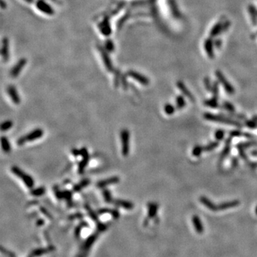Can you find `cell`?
Returning <instances> with one entry per match:
<instances>
[{
  "label": "cell",
  "instance_id": "obj_46",
  "mask_svg": "<svg viewBox=\"0 0 257 257\" xmlns=\"http://www.w3.org/2000/svg\"><path fill=\"white\" fill-rule=\"evenodd\" d=\"M224 107H225V109H226L227 110H229V111H234V106H233V105H231V104L229 102H225L224 103Z\"/></svg>",
  "mask_w": 257,
  "mask_h": 257
},
{
  "label": "cell",
  "instance_id": "obj_29",
  "mask_svg": "<svg viewBox=\"0 0 257 257\" xmlns=\"http://www.w3.org/2000/svg\"><path fill=\"white\" fill-rule=\"evenodd\" d=\"M102 196L104 198V201L106 203H111L113 202V198L111 196V192L108 189H104L102 192Z\"/></svg>",
  "mask_w": 257,
  "mask_h": 257
},
{
  "label": "cell",
  "instance_id": "obj_48",
  "mask_svg": "<svg viewBox=\"0 0 257 257\" xmlns=\"http://www.w3.org/2000/svg\"><path fill=\"white\" fill-rule=\"evenodd\" d=\"M248 126H249V127H254V126L256 124H254V122H253V121H251V122H250L249 124H248Z\"/></svg>",
  "mask_w": 257,
  "mask_h": 257
},
{
  "label": "cell",
  "instance_id": "obj_21",
  "mask_svg": "<svg viewBox=\"0 0 257 257\" xmlns=\"http://www.w3.org/2000/svg\"><path fill=\"white\" fill-rule=\"evenodd\" d=\"M239 204V202L238 201H232V202H225L223 204H219V205H216V209L217 211L219 210H224V209H231V208L237 207Z\"/></svg>",
  "mask_w": 257,
  "mask_h": 257
},
{
  "label": "cell",
  "instance_id": "obj_6",
  "mask_svg": "<svg viewBox=\"0 0 257 257\" xmlns=\"http://www.w3.org/2000/svg\"><path fill=\"white\" fill-rule=\"evenodd\" d=\"M127 76L135 79L136 82H139L140 84H143V85H148L149 84V79L147 78L146 77L139 73L137 72H135V71L129 70L127 72Z\"/></svg>",
  "mask_w": 257,
  "mask_h": 257
},
{
  "label": "cell",
  "instance_id": "obj_23",
  "mask_svg": "<svg viewBox=\"0 0 257 257\" xmlns=\"http://www.w3.org/2000/svg\"><path fill=\"white\" fill-rule=\"evenodd\" d=\"M201 202L206 207L208 208L209 209H210L211 211H217L216 209V205L214 204L212 202H211L209 199L205 197H202L200 198Z\"/></svg>",
  "mask_w": 257,
  "mask_h": 257
},
{
  "label": "cell",
  "instance_id": "obj_16",
  "mask_svg": "<svg viewBox=\"0 0 257 257\" xmlns=\"http://www.w3.org/2000/svg\"><path fill=\"white\" fill-rule=\"evenodd\" d=\"M113 203L116 206V207H119L123 208V209L130 210L134 208V204L132 202H128L126 200H123V199H115L113 201Z\"/></svg>",
  "mask_w": 257,
  "mask_h": 257
},
{
  "label": "cell",
  "instance_id": "obj_17",
  "mask_svg": "<svg viewBox=\"0 0 257 257\" xmlns=\"http://www.w3.org/2000/svg\"><path fill=\"white\" fill-rule=\"evenodd\" d=\"M177 87H178L179 89H180L181 92H182L184 94V96H186L187 97H188L191 101H194V96H193L192 94L190 92V91H189V89H187V87H186V85L184 84L183 82L179 81V82L177 83Z\"/></svg>",
  "mask_w": 257,
  "mask_h": 257
},
{
  "label": "cell",
  "instance_id": "obj_49",
  "mask_svg": "<svg viewBox=\"0 0 257 257\" xmlns=\"http://www.w3.org/2000/svg\"><path fill=\"white\" fill-rule=\"evenodd\" d=\"M1 8H3V9L6 7V6H5V4L4 2V0H1Z\"/></svg>",
  "mask_w": 257,
  "mask_h": 257
},
{
  "label": "cell",
  "instance_id": "obj_14",
  "mask_svg": "<svg viewBox=\"0 0 257 257\" xmlns=\"http://www.w3.org/2000/svg\"><path fill=\"white\" fill-rule=\"evenodd\" d=\"M168 4L174 17L176 19H180L182 17V14L177 6L176 0H168Z\"/></svg>",
  "mask_w": 257,
  "mask_h": 257
},
{
  "label": "cell",
  "instance_id": "obj_27",
  "mask_svg": "<svg viewBox=\"0 0 257 257\" xmlns=\"http://www.w3.org/2000/svg\"><path fill=\"white\" fill-rule=\"evenodd\" d=\"M192 221H193V224H194V226H195L196 230H197L198 232H200V233L202 232L203 231V226L202 224V222H201L200 219L198 218V216H193Z\"/></svg>",
  "mask_w": 257,
  "mask_h": 257
},
{
  "label": "cell",
  "instance_id": "obj_39",
  "mask_svg": "<svg viewBox=\"0 0 257 257\" xmlns=\"http://www.w3.org/2000/svg\"><path fill=\"white\" fill-rule=\"evenodd\" d=\"M219 145V143L218 142H212L211 144H208L207 146L204 147V151H211L212 149H214V148H216V146Z\"/></svg>",
  "mask_w": 257,
  "mask_h": 257
},
{
  "label": "cell",
  "instance_id": "obj_51",
  "mask_svg": "<svg viewBox=\"0 0 257 257\" xmlns=\"http://www.w3.org/2000/svg\"><path fill=\"white\" fill-rule=\"evenodd\" d=\"M256 214H257V207H256Z\"/></svg>",
  "mask_w": 257,
  "mask_h": 257
},
{
  "label": "cell",
  "instance_id": "obj_38",
  "mask_svg": "<svg viewBox=\"0 0 257 257\" xmlns=\"http://www.w3.org/2000/svg\"><path fill=\"white\" fill-rule=\"evenodd\" d=\"M105 47L106 50L108 51V52H111L114 50V45L113 43V42L111 41V39H108L106 40L105 43Z\"/></svg>",
  "mask_w": 257,
  "mask_h": 257
},
{
  "label": "cell",
  "instance_id": "obj_5",
  "mask_svg": "<svg viewBox=\"0 0 257 257\" xmlns=\"http://www.w3.org/2000/svg\"><path fill=\"white\" fill-rule=\"evenodd\" d=\"M80 151L81 156L82 157V160L79 163L78 172L79 174H83L89 162V154L87 149L86 147H82L80 149Z\"/></svg>",
  "mask_w": 257,
  "mask_h": 257
},
{
  "label": "cell",
  "instance_id": "obj_42",
  "mask_svg": "<svg viewBox=\"0 0 257 257\" xmlns=\"http://www.w3.org/2000/svg\"><path fill=\"white\" fill-rule=\"evenodd\" d=\"M231 26V22L229 20H226V21L223 22V25H222V32H225L229 29V28Z\"/></svg>",
  "mask_w": 257,
  "mask_h": 257
},
{
  "label": "cell",
  "instance_id": "obj_43",
  "mask_svg": "<svg viewBox=\"0 0 257 257\" xmlns=\"http://www.w3.org/2000/svg\"><path fill=\"white\" fill-rule=\"evenodd\" d=\"M214 47H215L216 49H220L221 46H222V40H221L220 38L216 39L214 41Z\"/></svg>",
  "mask_w": 257,
  "mask_h": 257
},
{
  "label": "cell",
  "instance_id": "obj_4",
  "mask_svg": "<svg viewBox=\"0 0 257 257\" xmlns=\"http://www.w3.org/2000/svg\"><path fill=\"white\" fill-rule=\"evenodd\" d=\"M215 75L216 78L218 79V80L219 81V82H220L223 85V87H224L226 92L229 94H234L235 92L234 88L232 87V85L230 84L229 82H228L227 79H226V77H224V74L221 73L220 71H216Z\"/></svg>",
  "mask_w": 257,
  "mask_h": 257
},
{
  "label": "cell",
  "instance_id": "obj_3",
  "mask_svg": "<svg viewBox=\"0 0 257 257\" xmlns=\"http://www.w3.org/2000/svg\"><path fill=\"white\" fill-rule=\"evenodd\" d=\"M121 141V152L124 156H127L129 153V131L126 128H124L120 132Z\"/></svg>",
  "mask_w": 257,
  "mask_h": 257
},
{
  "label": "cell",
  "instance_id": "obj_9",
  "mask_svg": "<svg viewBox=\"0 0 257 257\" xmlns=\"http://www.w3.org/2000/svg\"><path fill=\"white\" fill-rule=\"evenodd\" d=\"M119 181L120 179L118 177H109V178L103 179V180L98 182L96 184V187L99 189H104L107 187V186L119 183Z\"/></svg>",
  "mask_w": 257,
  "mask_h": 257
},
{
  "label": "cell",
  "instance_id": "obj_19",
  "mask_svg": "<svg viewBox=\"0 0 257 257\" xmlns=\"http://www.w3.org/2000/svg\"><path fill=\"white\" fill-rule=\"evenodd\" d=\"M1 56L4 61H7L9 59V41L7 38H4L2 41Z\"/></svg>",
  "mask_w": 257,
  "mask_h": 257
},
{
  "label": "cell",
  "instance_id": "obj_40",
  "mask_svg": "<svg viewBox=\"0 0 257 257\" xmlns=\"http://www.w3.org/2000/svg\"><path fill=\"white\" fill-rule=\"evenodd\" d=\"M84 207H85V209H87V210L88 211V213H89V215H90L91 218H92L93 219H97V217H96L95 213L94 212V211H93L92 209H91V207H89V206L88 205V204H85V205H84Z\"/></svg>",
  "mask_w": 257,
  "mask_h": 257
},
{
  "label": "cell",
  "instance_id": "obj_11",
  "mask_svg": "<svg viewBox=\"0 0 257 257\" xmlns=\"http://www.w3.org/2000/svg\"><path fill=\"white\" fill-rule=\"evenodd\" d=\"M27 64V60L24 58L21 59L16 64V65L14 66V67H13V69H11V72H10V74H11V77H18L19 74L20 72H21V71L22 70V69L24 67V66L26 65Z\"/></svg>",
  "mask_w": 257,
  "mask_h": 257
},
{
  "label": "cell",
  "instance_id": "obj_8",
  "mask_svg": "<svg viewBox=\"0 0 257 257\" xmlns=\"http://www.w3.org/2000/svg\"><path fill=\"white\" fill-rule=\"evenodd\" d=\"M37 7L39 11L47 15H53L55 14L53 8L50 6V5L47 4L44 0H38L37 1Z\"/></svg>",
  "mask_w": 257,
  "mask_h": 257
},
{
  "label": "cell",
  "instance_id": "obj_22",
  "mask_svg": "<svg viewBox=\"0 0 257 257\" xmlns=\"http://www.w3.org/2000/svg\"><path fill=\"white\" fill-rule=\"evenodd\" d=\"M90 184V180L89 179H82L80 182L78 184H75L73 187V192H79L84 187H87V186Z\"/></svg>",
  "mask_w": 257,
  "mask_h": 257
},
{
  "label": "cell",
  "instance_id": "obj_15",
  "mask_svg": "<svg viewBox=\"0 0 257 257\" xmlns=\"http://www.w3.org/2000/svg\"><path fill=\"white\" fill-rule=\"evenodd\" d=\"M99 29L101 33L103 34L105 36H109L111 32V27H110V23H109V19L107 18L104 19L102 22L100 23V24L99 25Z\"/></svg>",
  "mask_w": 257,
  "mask_h": 257
},
{
  "label": "cell",
  "instance_id": "obj_10",
  "mask_svg": "<svg viewBox=\"0 0 257 257\" xmlns=\"http://www.w3.org/2000/svg\"><path fill=\"white\" fill-rule=\"evenodd\" d=\"M204 50H205L206 52H207L208 57L210 59H214V41H213L212 38L209 37L207 38V39L204 41Z\"/></svg>",
  "mask_w": 257,
  "mask_h": 257
},
{
  "label": "cell",
  "instance_id": "obj_33",
  "mask_svg": "<svg viewBox=\"0 0 257 257\" xmlns=\"http://www.w3.org/2000/svg\"><path fill=\"white\" fill-rule=\"evenodd\" d=\"M54 192H55V197L57 199H59V200L64 199L63 192H62V191L60 190V188H59L57 186H55V187H54Z\"/></svg>",
  "mask_w": 257,
  "mask_h": 257
},
{
  "label": "cell",
  "instance_id": "obj_50",
  "mask_svg": "<svg viewBox=\"0 0 257 257\" xmlns=\"http://www.w3.org/2000/svg\"><path fill=\"white\" fill-rule=\"evenodd\" d=\"M26 1H28V2H29V3L32 2V0H26Z\"/></svg>",
  "mask_w": 257,
  "mask_h": 257
},
{
  "label": "cell",
  "instance_id": "obj_28",
  "mask_svg": "<svg viewBox=\"0 0 257 257\" xmlns=\"http://www.w3.org/2000/svg\"><path fill=\"white\" fill-rule=\"evenodd\" d=\"M99 214H105V213H110L112 214V216L114 218H117L119 216V213L118 212V211L116 209H106V208H103V209H100L98 211Z\"/></svg>",
  "mask_w": 257,
  "mask_h": 257
},
{
  "label": "cell",
  "instance_id": "obj_26",
  "mask_svg": "<svg viewBox=\"0 0 257 257\" xmlns=\"http://www.w3.org/2000/svg\"><path fill=\"white\" fill-rule=\"evenodd\" d=\"M149 209V216L150 217H153L154 216L156 215L157 210H158V205L156 203H149L148 205Z\"/></svg>",
  "mask_w": 257,
  "mask_h": 257
},
{
  "label": "cell",
  "instance_id": "obj_1",
  "mask_svg": "<svg viewBox=\"0 0 257 257\" xmlns=\"http://www.w3.org/2000/svg\"><path fill=\"white\" fill-rule=\"evenodd\" d=\"M11 172H12L14 174L24 182L27 187L29 189H32L34 185V181L30 175L25 173L24 171H22L20 168L16 166H13L11 167Z\"/></svg>",
  "mask_w": 257,
  "mask_h": 257
},
{
  "label": "cell",
  "instance_id": "obj_37",
  "mask_svg": "<svg viewBox=\"0 0 257 257\" xmlns=\"http://www.w3.org/2000/svg\"><path fill=\"white\" fill-rule=\"evenodd\" d=\"M211 92L213 93L214 98H216V99L218 98V95H219V85H218V83L216 82L213 83Z\"/></svg>",
  "mask_w": 257,
  "mask_h": 257
},
{
  "label": "cell",
  "instance_id": "obj_35",
  "mask_svg": "<svg viewBox=\"0 0 257 257\" xmlns=\"http://www.w3.org/2000/svg\"><path fill=\"white\" fill-rule=\"evenodd\" d=\"M205 104L208 106H210V107L216 108L218 106V101L216 98H214V99H211L209 100L206 101Z\"/></svg>",
  "mask_w": 257,
  "mask_h": 257
},
{
  "label": "cell",
  "instance_id": "obj_31",
  "mask_svg": "<svg viewBox=\"0 0 257 257\" xmlns=\"http://www.w3.org/2000/svg\"><path fill=\"white\" fill-rule=\"evenodd\" d=\"M13 123L12 121H10V120H7V121H5L4 122H2V124H1V130L2 131H6L7 130H9L12 127Z\"/></svg>",
  "mask_w": 257,
  "mask_h": 257
},
{
  "label": "cell",
  "instance_id": "obj_7",
  "mask_svg": "<svg viewBox=\"0 0 257 257\" xmlns=\"http://www.w3.org/2000/svg\"><path fill=\"white\" fill-rule=\"evenodd\" d=\"M204 117H205L207 119L209 120V121H218V122L226 123V124L237 125L238 126H239V124L238 122H236V121H232V120L226 119V118L222 117V116H216V115H213V114H206L205 115H204Z\"/></svg>",
  "mask_w": 257,
  "mask_h": 257
},
{
  "label": "cell",
  "instance_id": "obj_45",
  "mask_svg": "<svg viewBox=\"0 0 257 257\" xmlns=\"http://www.w3.org/2000/svg\"><path fill=\"white\" fill-rule=\"evenodd\" d=\"M72 155H73V156H75V157L81 156L80 149H75V148L72 149Z\"/></svg>",
  "mask_w": 257,
  "mask_h": 257
},
{
  "label": "cell",
  "instance_id": "obj_44",
  "mask_svg": "<svg viewBox=\"0 0 257 257\" xmlns=\"http://www.w3.org/2000/svg\"><path fill=\"white\" fill-rule=\"evenodd\" d=\"M224 131H221V130H218V131H216V132L215 134L216 139H219V140L222 139L224 138Z\"/></svg>",
  "mask_w": 257,
  "mask_h": 257
},
{
  "label": "cell",
  "instance_id": "obj_25",
  "mask_svg": "<svg viewBox=\"0 0 257 257\" xmlns=\"http://www.w3.org/2000/svg\"><path fill=\"white\" fill-rule=\"evenodd\" d=\"M1 143L3 151L6 152V153L10 152V151H11V145H10L9 140L6 136H2L1 138Z\"/></svg>",
  "mask_w": 257,
  "mask_h": 257
},
{
  "label": "cell",
  "instance_id": "obj_30",
  "mask_svg": "<svg viewBox=\"0 0 257 257\" xmlns=\"http://www.w3.org/2000/svg\"><path fill=\"white\" fill-rule=\"evenodd\" d=\"M176 102H177V109H182V108H184L186 105L185 99H184V98L182 96H177V99H176Z\"/></svg>",
  "mask_w": 257,
  "mask_h": 257
},
{
  "label": "cell",
  "instance_id": "obj_12",
  "mask_svg": "<svg viewBox=\"0 0 257 257\" xmlns=\"http://www.w3.org/2000/svg\"><path fill=\"white\" fill-rule=\"evenodd\" d=\"M7 93L9 94V97L11 98V101L14 103L15 104H20V97L19 96V94L17 91L16 88L13 85H9L7 87Z\"/></svg>",
  "mask_w": 257,
  "mask_h": 257
},
{
  "label": "cell",
  "instance_id": "obj_34",
  "mask_svg": "<svg viewBox=\"0 0 257 257\" xmlns=\"http://www.w3.org/2000/svg\"><path fill=\"white\" fill-rule=\"evenodd\" d=\"M164 111L168 115H172L174 114V112L175 111V109L174 107V106H172V104H167L164 106Z\"/></svg>",
  "mask_w": 257,
  "mask_h": 257
},
{
  "label": "cell",
  "instance_id": "obj_41",
  "mask_svg": "<svg viewBox=\"0 0 257 257\" xmlns=\"http://www.w3.org/2000/svg\"><path fill=\"white\" fill-rule=\"evenodd\" d=\"M204 85H205V88L207 89L208 91H211V89H212V84H211L210 79H209V77H206L205 79H204Z\"/></svg>",
  "mask_w": 257,
  "mask_h": 257
},
{
  "label": "cell",
  "instance_id": "obj_32",
  "mask_svg": "<svg viewBox=\"0 0 257 257\" xmlns=\"http://www.w3.org/2000/svg\"><path fill=\"white\" fill-rule=\"evenodd\" d=\"M62 192H63L64 199H65V200L67 201V202H68L69 204H70V203L72 202V196H73V194H72V192H71V191H69V190H67V189H65V190H63V191H62Z\"/></svg>",
  "mask_w": 257,
  "mask_h": 257
},
{
  "label": "cell",
  "instance_id": "obj_13",
  "mask_svg": "<svg viewBox=\"0 0 257 257\" xmlns=\"http://www.w3.org/2000/svg\"><path fill=\"white\" fill-rule=\"evenodd\" d=\"M99 50H100L101 56V57H102L103 61H104V65H105L106 69H107L109 72H111V71L113 70V65L112 64H111V61L110 60V58H109V55H108L107 52H106V51L102 48L99 49Z\"/></svg>",
  "mask_w": 257,
  "mask_h": 257
},
{
  "label": "cell",
  "instance_id": "obj_20",
  "mask_svg": "<svg viewBox=\"0 0 257 257\" xmlns=\"http://www.w3.org/2000/svg\"><path fill=\"white\" fill-rule=\"evenodd\" d=\"M222 25H223V22H219L213 27L212 29H211L210 33V37L211 38H214V37H217L219 34L222 32Z\"/></svg>",
  "mask_w": 257,
  "mask_h": 257
},
{
  "label": "cell",
  "instance_id": "obj_18",
  "mask_svg": "<svg viewBox=\"0 0 257 257\" xmlns=\"http://www.w3.org/2000/svg\"><path fill=\"white\" fill-rule=\"evenodd\" d=\"M248 14L250 15L251 23L253 26L257 25V10L253 4H249L248 6Z\"/></svg>",
  "mask_w": 257,
  "mask_h": 257
},
{
  "label": "cell",
  "instance_id": "obj_36",
  "mask_svg": "<svg viewBox=\"0 0 257 257\" xmlns=\"http://www.w3.org/2000/svg\"><path fill=\"white\" fill-rule=\"evenodd\" d=\"M204 151V147H202L200 146H197L194 148L192 151V154L194 156H200L202 152Z\"/></svg>",
  "mask_w": 257,
  "mask_h": 257
},
{
  "label": "cell",
  "instance_id": "obj_47",
  "mask_svg": "<svg viewBox=\"0 0 257 257\" xmlns=\"http://www.w3.org/2000/svg\"><path fill=\"white\" fill-rule=\"evenodd\" d=\"M228 151H229V146H226V148H225L224 151H223V153H222V156H226V154L228 153Z\"/></svg>",
  "mask_w": 257,
  "mask_h": 257
},
{
  "label": "cell",
  "instance_id": "obj_24",
  "mask_svg": "<svg viewBox=\"0 0 257 257\" xmlns=\"http://www.w3.org/2000/svg\"><path fill=\"white\" fill-rule=\"evenodd\" d=\"M46 192V189L44 187H39L37 188H32L30 191V194L34 197H41Z\"/></svg>",
  "mask_w": 257,
  "mask_h": 257
},
{
  "label": "cell",
  "instance_id": "obj_2",
  "mask_svg": "<svg viewBox=\"0 0 257 257\" xmlns=\"http://www.w3.org/2000/svg\"><path fill=\"white\" fill-rule=\"evenodd\" d=\"M44 135V131L42 128H35L34 130L32 131L31 132L27 134L25 136H21L17 139V144L18 146H22L27 141H35V140L39 139Z\"/></svg>",
  "mask_w": 257,
  "mask_h": 257
}]
</instances>
